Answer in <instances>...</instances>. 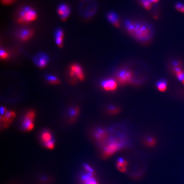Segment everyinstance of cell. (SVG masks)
<instances>
[{"instance_id": "cell-31", "label": "cell", "mask_w": 184, "mask_h": 184, "mask_svg": "<svg viewBox=\"0 0 184 184\" xmlns=\"http://www.w3.org/2000/svg\"><path fill=\"white\" fill-rule=\"evenodd\" d=\"M5 112H6V109L4 108H3V107H1V115H3L4 114L5 115Z\"/></svg>"}, {"instance_id": "cell-4", "label": "cell", "mask_w": 184, "mask_h": 184, "mask_svg": "<svg viewBox=\"0 0 184 184\" xmlns=\"http://www.w3.org/2000/svg\"><path fill=\"white\" fill-rule=\"evenodd\" d=\"M70 75L72 77H76L79 80L83 81L85 79V75L80 66L78 64H72L70 67Z\"/></svg>"}, {"instance_id": "cell-23", "label": "cell", "mask_w": 184, "mask_h": 184, "mask_svg": "<svg viewBox=\"0 0 184 184\" xmlns=\"http://www.w3.org/2000/svg\"><path fill=\"white\" fill-rule=\"evenodd\" d=\"M117 167L118 170H119L120 171L122 172H124L126 171V166L123 165L122 164L119 163H117Z\"/></svg>"}, {"instance_id": "cell-8", "label": "cell", "mask_w": 184, "mask_h": 184, "mask_svg": "<svg viewBox=\"0 0 184 184\" xmlns=\"http://www.w3.org/2000/svg\"><path fill=\"white\" fill-rule=\"evenodd\" d=\"M58 14L60 16L62 21H66L70 16L71 10L69 6L65 4L60 5L57 8Z\"/></svg>"}, {"instance_id": "cell-19", "label": "cell", "mask_w": 184, "mask_h": 184, "mask_svg": "<svg viewBox=\"0 0 184 184\" xmlns=\"http://www.w3.org/2000/svg\"><path fill=\"white\" fill-rule=\"evenodd\" d=\"M175 7L177 11L184 14V3L177 2L175 5Z\"/></svg>"}, {"instance_id": "cell-20", "label": "cell", "mask_w": 184, "mask_h": 184, "mask_svg": "<svg viewBox=\"0 0 184 184\" xmlns=\"http://www.w3.org/2000/svg\"><path fill=\"white\" fill-rule=\"evenodd\" d=\"M108 110L111 114H116L119 113L120 110L119 108L116 106H108Z\"/></svg>"}, {"instance_id": "cell-1", "label": "cell", "mask_w": 184, "mask_h": 184, "mask_svg": "<svg viewBox=\"0 0 184 184\" xmlns=\"http://www.w3.org/2000/svg\"><path fill=\"white\" fill-rule=\"evenodd\" d=\"M124 26L129 34L137 41L147 42L154 36V28L145 22L126 20L124 21Z\"/></svg>"}, {"instance_id": "cell-6", "label": "cell", "mask_w": 184, "mask_h": 184, "mask_svg": "<svg viewBox=\"0 0 184 184\" xmlns=\"http://www.w3.org/2000/svg\"><path fill=\"white\" fill-rule=\"evenodd\" d=\"M48 57L45 53H39L34 58V62L37 66L44 68L48 62Z\"/></svg>"}, {"instance_id": "cell-29", "label": "cell", "mask_w": 184, "mask_h": 184, "mask_svg": "<svg viewBox=\"0 0 184 184\" xmlns=\"http://www.w3.org/2000/svg\"><path fill=\"white\" fill-rule=\"evenodd\" d=\"M16 0H2L3 4L4 5H9L12 4Z\"/></svg>"}, {"instance_id": "cell-26", "label": "cell", "mask_w": 184, "mask_h": 184, "mask_svg": "<svg viewBox=\"0 0 184 184\" xmlns=\"http://www.w3.org/2000/svg\"><path fill=\"white\" fill-rule=\"evenodd\" d=\"M155 143H156V141L154 139L152 138L148 139V140H147L148 145H150V146H153L155 144Z\"/></svg>"}, {"instance_id": "cell-27", "label": "cell", "mask_w": 184, "mask_h": 184, "mask_svg": "<svg viewBox=\"0 0 184 184\" xmlns=\"http://www.w3.org/2000/svg\"><path fill=\"white\" fill-rule=\"evenodd\" d=\"M46 146L49 149H53L54 146V143L51 140L48 142L46 143Z\"/></svg>"}, {"instance_id": "cell-9", "label": "cell", "mask_w": 184, "mask_h": 184, "mask_svg": "<svg viewBox=\"0 0 184 184\" xmlns=\"http://www.w3.org/2000/svg\"><path fill=\"white\" fill-rule=\"evenodd\" d=\"M101 86L104 90L108 91H114L117 87V84L113 79H108L102 81Z\"/></svg>"}, {"instance_id": "cell-28", "label": "cell", "mask_w": 184, "mask_h": 184, "mask_svg": "<svg viewBox=\"0 0 184 184\" xmlns=\"http://www.w3.org/2000/svg\"><path fill=\"white\" fill-rule=\"evenodd\" d=\"M85 169L87 170L89 172L93 174V175L94 174V170H93V169L90 166H89L87 164H85Z\"/></svg>"}, {"instance_id": "cell-32", "label": "cell", "mask_w": 184, "mask_h": 184, "mask_svg": "<svg viewBox=\"0 0 184 184\" xmlns=\"http://www.w3.org/2000/svg\"><path fill=\"white\" fill-rule=\"evenodd\" d=\"M150 1L152 3H156L159 1V0H150Z\"/></svg>"}, {"instance_id": "cell-17", "label": "cell", "mask_w": 184, "mask_h": 184, "mask_svg": "<svg viewBox=\"0 0 184 184\" xmlns=\"http://www.w3.org/2000/svg\"><path fill=\"white\" fill-rule=\"evenodd\" d=\"M141 3L143 7L147 10L152 8V3L150 0H140Z\"/></svg>"}, {"instance_id": "cell-14", "label": "cell", "mask_w": 184, "mask_h": 184, "mask_svg": "<svg viewBox=\"0 0 184 184\" xmlns=\"http://www.w3.org/2000/svg\"><path fill=\"white\" fill-rule=\"evenodd\" d=\"M93 174L89 173L88 175H84L83 177V181L85 184H98L96 181L92 177Z\"/></svg>"}, {"instance_id": "cell-22", "label": "cell", "mask_w": 184, "mask_h": 184, "mask_svg": "<svg viewBox=\"0 0 184 184\" xmlns=\"http://www.w3.org/2000/svg\"><path fill=\"white\" fill-rule=\"evenodd\" d=\"M0 56H1V59L5 60V59H6V58L8 57L9 55L5 51L3 50V49H1V51H0Z\"/></svg>"}, {"instance_id": "cell-12", "label": "cell", "mask_w": 184, "mask_h": 184, "mask_svg": "<svg viewBox=\"0 0 184 184\" xmlns=\"http://www.w3.org/2000/svg\"><path fill=\"white\" fill-rule=\"evenodd\" d=\"M55 41L56 43L60 47H62V41L64 37V32L62 29H58L55 33Z\"/></svg>"}, {"instance_id": "cell-18", "label": "cell", "mask_w": 184, "mask_h": 184, "mask_svg": "<svg viewBox=\"0 0 184 184\" xmlns=\"http://www.w3.org/2000/svg\"><path fill=\"white\" fill-rule=\"evenodd\" d=\"M41 139L45 143L48 142L51 140V135L50 133L48 131H45L42 134Z\"/></svg>"}, {"instance_id": "cell-7", "label": "cell", "mask_w": 184, "mask_h": 184, "mask_svg": "<svg viewBox=\"0 0 184 184\" xmlns=\"http://www.w3.org/2000/svg\"><path fill=\"white\" fill-rule=\"evenodd\" d=\"M121 147V144L119 143L114 141L112 142L106 147L104 150V155L110 156L114 154Z\"/></svg>"}, {"instance_id": "cell-5", "label": "cell", "mask_w": 184, "mask_h": 184, "mask_svg": "<svg viewBox=\"0 0 184 184\" xmlns=\"http://www.w3.org/2000/svg\"><path fill=\"white\" fill-rule=\"evenodd\" d=\"M34 34L32 29L25 28L20 30L17 33V37L22 41H27L30 39Z\"/></svg>"}, {"instance_id": "cell-21", "label": "cell", "mask_w": 184, "mask_h": 184, "mask_svg": "<svg viewBox=\"0 0 184 184\" xmlns=\"http://www.w3.org/2000/svg\"><path fill=\"white\" fill-rule=\"evenodd\" d=\"M106 133L102 129H99L96 133V137L98 139H101L105 136Z\"/></svg>"}, {"instance_id": "cell-16", "label": "cell", "mask_w": 184, "mask_h": 184, "mask_svg": "<svg viewBox=\"0 0 184 184\" xmlns=\"http://www.w3.org/2000/svg\"><path fill=\"white\" fill-rule=\"evenodd\" d=\"M47 80L49 83H50L52 85H57L60 83V81L56 77L53 75H48L46 77Z\"/></svg>"}, {"instance_id": "cell-25", "label": "cell", "mask_w": 184, "mask_h": 184, "mask_svg": "<svg viewBox=\"0 0 184 184\" xmlns=\"http://www.w3.org/2000/svg\"><path fill=\"white\" fill-rule=\"evenodd\" d=\"M79 110L78 108H74L71 109L70 111V114L72 116H74L78 114Z\"/></svg>"}, {"instance_id": "cell-3", "label": "cell", "mask_w": 184, "mask_h": 184, "mask_svg": "<svg viewBox=\"0 0 184 184\" xmlns=\"http://www.w3.org/2000/svg\"><path fill=\"white\" fill-rule=\"evenodd\" d=\"M118 80L122 85H125L126 83H133V74L131 72L128 70H121L117 74Z\"/></svg>"}, {"instance_id": "cell-24", "label": "cell", "mask_w": 184, "mask_h": 184, "mask_svg": "<svg viewBox=\"0 0 184 184\" xmlns=\"http://www.w3.org/2000/svg\"><path fill=\"white\" fill-rule=\"evenodd\" d=\"M26 118H27L28 119H29L30 120L34 119L35 117V113L33 111H29L28 113L27 114V115L26 116Z\"/></svg>"}, {"instance_id": "cell-15", "label": "cell", "mask_w": 184, "mask_h": 184, "mask_svg": "<svg viewBox=\"0 0 184 184\" xmlns=\"http://www.w3.org/2000/svg\"><path fill=\"white\" fill-rule=\"evenodd\" d=\"M32 121H33V120H32L28 119L27 118L25 117V119L23 121V126L25 128L26 130L29 131H31L32 129H33L34 125H33Z\"/></svg>"}, {"instance_id": "cell-30", "label": "cell", "mask_w": 184, "mask_h": 184, "mask_svg": "<svg viewBox=\"0 0 184 184\" xmlns=\"http://www.w3.org/2000/svg\"><path fill=\"white\" fill-rule=\"evenodd\" d=\"M118 163H119L122 164L123 165H124L125 166H126L127 163L126 162V161H124L123 159H122V158H120L119 160H118Z\"/></svg>"}, {"instance_id": "cell-2", "label": "cell", "mask_w": 184, "mask_h": 184, "mask_svg": "<svg viewBox=\"0 0 184 184\" xmlns=\"http://www.w3.org/2000/svg\"><path fill=\"white\" fill-rule=\"evenodd\" d=\"M37 12L30 6H25L18 13V21L20 23H28L35 21L37 18Z\"/></svg>"}, {"instance_id": "cell-13", "label": "cell", "mask_w": 184, "mask_h": 184, "mask_svg": "<svg viewBox=\"0 0 184 184\" xmlns=\"http://www.w3.org/2000/svg\"><path fill=\"white\" fill-rule=\"evenodd\" d=\"M168 83L167 81L164 79H161L156 83V85L157 89L161 92L165 91L167 87Z\"/></svg>"}, {"instance_id": "cell-10", "label": "cell", "mask_w": 184, "mask_h": 184, "mask_svg": "<svg viewBox=\"0 0 184 184\" xmlns=\"http://www.w3.org/2000/svg\"><path fill=\"white\" fill-rule=\"evenodd\" d=\"M107 19L113 25L116 27H119V17L115 12H110L107 14Z\"/></svg>"}, {"instance_id": "cell-11", "label": "cell", "mask_w": 184, "mask_h": 184, "mask_svg": "<svg viewBox=\"0 0 184 184\" xmlns=\"http://www.w3.org/2000/svg\"><path fill=\"white\" fill-rule=\"evenodd\" d=\"M173 67L177 79L184 84V72L180 67L179 63L177 62H175L173 64Z\"/></svg>"}]
</instances>
